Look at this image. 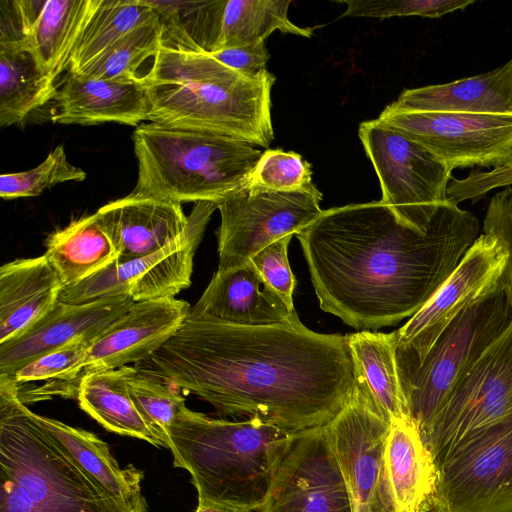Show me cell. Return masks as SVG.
<instances>
[{
	"instance_id": "obj_1",
	"label": "cell",
	"mask_w": 512,
	"mask_h": 512,
	"mask_svg": "<svg viewBox=\"0 0 512 512\" xmlns=\"http://www.w3.org/2000/svg\"><path fill=\"white\" fill-rule=\"evenodd\" d=\"M135 367L211 404L292 434L328 425L351 400L354 361L347 335L299 320L244 326L190 310L180 329Z\"/></svg>"
},
{
	"instance_id": "obj_2",
	"label": "cell",
	"mask_w": 512,
	"mask_h": 512,
	"mask_svg": "<svg viewBox=\"0 0 512 512\" xmlns=\"http://www.w3.org/2000/svg\"><path fill=\"white\" fill-rule=\"evenodd\" d=\"M469 211L446 202L425 232L379 201L323 210L295 236L321 309L359 330L412 317L479 236Z\"/></svg>"
},
{
	"instance_id": "obj_3",
	"label": "cell",
	"mask_w": 512,
	"mask_h": 512,
	"mask_svg": "<svg viewBox=\"0 0 512 512\" xmlns=\"http://www.w3.org/2000/svg\"><path fill=\"white\" fill-rule=\"evenodd\" d=\"M141 79L147 88L150 122L268 149L274 140L271 90L276 79L267 69L247 75L210 54L163 44Z\"/></svg>"
},
{
	"instance_id": "obj_4",
	"label": "cell",
	"mask_w": 512,
	"mask_h": 512,
	"mask_svg": "<svg viewBox=\"0 0 512 512\" xmlns=\"http://www.w3.org/2000/svg\"><path fill=\"white\" fill-rule=\"evenodd\" d=\"M0 512H148L92 477L0 376Z\"/></svg>"
},
{
	"instance_id": "obj_5",
	"label": "cell",
	"mask_w": 512,
	"mask_h": 512,
	"mask_svg": "<svg viewBox=\"0 0 512 512\" xmlns=\"http://www.w3.org/2000/svg\"><path fill=\"white\" fill-rule=\"evenodd\" d=\"M294 434L258 418L215 419L184 406L169 428L173 466L189 472L198 500L256 511Z\"/></svg>"
},
{
	"instance_id": "obj_6",
	"label": "cell",
	"mask_w": 512,
	"mask_h": 512,
	"mask_svg": "<svg viewBox=\"0 0 512 512\" xmlns=\"http://www.w3.org/2000/svg\"><path fill=\"white\" fill-rule=\"evenodd\" d=\"M132 139L133 192L180 204H218L245 188L263 153L236 138L158 122L140 124Z\"/></svg>"
},
{
	"instance_id": "obj_7",
	"label": "cell",
	"mask_w": 512,
	"mask_h": 512,
	"mask_svg": "<svg viewBox=\"0 0 512 512\" xmlns=\"http://www.w3.org/2000/svg\"><path fill=\"white\" fill-rule=\"evenodd\" d=\"M512 323V300L499 284L461 311L418 369L401 382L411 420L422 436L460 377Z\"/></svg>"
},
{
	"instance_id": "obj_8",
	"label": "cell",
	"mask_w": 512,
	"mask_h": 512,
	"mask_svg": "<svg viewBox=\"0 0 512 512\" xmlns=\"http://www.w3.org/2000/svg\"><path fill=\"white\" fill-rule=\"evenodd\" d=\"M512 419V323L456 382L421 436L437 468L471 440Z\"/></svg>"
},
{
	"instance_id": "obj_9",
	"label": "cell",
	"mask_w": 512,
	"mask_h": 512,
	"mask_svg": "<svg viewBox=\"0 0 512 512\" xmlns=\"http://www.w3.org/2000/svg\"><path fill=\"white\" fill-rule=\"evenodd\" d=\"M358 134L379 179L380 201L401 223L425 232L439 207L448 202L452 169L378 119L362 122Z\"/></svg>"
},
{
	"instance_id": "obj_10",
	"label": "cell",
	"mask_w": 512,
	"mask_h": 512,
	"mask_svg": "<svg viewBox=\"0 0 512 512\" xmlns=\"http://www.w3.org/2000/svg\"><path fill=\"white\" fill-rule=\"evenodd\" d=\"M217 204L198 202L183 233L159 251L131 260L117 259L86 280L64 287L59 301L81 304L128 296L134 302L175 298L191 285L195 252Z\"/></svg>"
},
{
	"instance_id": "obj_11",
	"label": "cell",
	"mask_w": 512,
	"mask_h": 512,
	"mask_svg": "<svg viewBox=\"0 0 512 512\" xmlns=\"http://www.w3.org/2000/svg\"><path fill=\"white\" fill-rule=\"evenodd\" d=\"M321 200L313 183L294 191L246 186L219 202L216 272L239 268L274 241L295 236L322 214Z\"/></svg>"
},
{
	"instance_id": "obj_12",
	"label": "cell",
	"mask_w": 512,
	"mask_h": 512,
	"mask_svg": "<svg viewBox=\"0 0 512 512\" xmlns=\"http://www.w3.org/2000/svg\"><path fill=\"white\" fill-rule=\"evenodd\" d=\"M391 422L355 375L351 400L327 425L351 512H399L385 464Z\"/></svg>"
},
{
	"instance_id": "obj_13",
	"label": "cell",
	"mask_w": 512,
	"mask_h": 512,
	"mask_svg": "<svg viewBox=\"0 0 512 512\" xmlns=\"http://www.w3.org/2000/svg\"><path fill=\"white\" fill-rule=\"evenodd\" d=\"M507 259L508 251L497 237L480 234L429 301L395 330L400 383L418 369L449 323L499 284Z\"/></svg>"
},
{
	"instance_id": "obj_14",
	"label": "cell",
	"mask_w": 512,
	"mask_h": 512,
	"mask_svg": "<svg viewBox=\"0 0 512 512\" xmlns=\"http://www.w3.org/2000/svg\"><path fill=\"white\" fill-rule=\"evenodd\" d=\"M420 144L452 170L512 164V115L401 111L377 118Z\"/></svg>"
},
{
	"instance_id": "obj_15",
	"label": "cell",
	"mask_w": 512,
	"mask_h": 512,
	"mask_svg": "<svg viewBox=\"0 0 512 512\" xmlns=\"http://www.w3.org/2000/svg\"><path fill=\"white\" fill-rule=\"evenodd\" d=\"M429 512H512V419L438 466Z\"/></svg>"
},
{
	"instance_id": "obj_16",
	"label": "cell",
	"mask_w": 512,
	"mask_h": 512,
	"mask_svg": "<svg viewBox=\"0 0 512 512\" xmlns=\"http://www.w3.org/2000/svg\"><path fill=\"white\" fill-rule=\"evenodd\" d=\"M256 512H351L327 425L294 434Z\"/></svg>"
},
{
	"instance_id": "obj_17",
	"label": "cell",
	"mask_w": 512,
	"mask_h": 512,
	"mask_svg": "<svg viewBox=\"0 0 512 512\" xmlns=\"http://www.w3.org/2000/svg\"><path fill=\"white\" fill-rule=\"evenodd\" d=\"M190 310L176 298L134 302L91 341L80 378L146 360L175 335Z\"/></svg>"
},
{
	"instance_id": "obj_18",
	"label": "cell",
	"mask_w": 512,
	"mask_h": 512,
	"mask_svg": "<svg viewBox=\"0 0 512 512\" xmlns=\"http://www.w3.org/2000/svg\"><path fill=\"white\" fill-rule=\"evenodd\" d=\"M128 296L81 304L58 303L43 318L10 341L0 344V376L10 377L33 360L79 339H94L125 313Z\"/></svg>"
},
{
	"instance_id": "obj_19",
	"label": "cell",
	"mask_w": 512,
	"mask_h": 512,
	"mask_svg": "<svg viewBox=\"0 0 512 512\" xmlns=\"http://www.w3.org/2000/svg\"><path fill=\"white\" fill-rule=\"evenodd\" d=\"M290 0L199 1L195 50L207 54L265 41L281 33L311 37L313 29L299 27L288 17Z\"/></svg>"
},
{
	"instance_id": "obj_20",
	"label": "cell",
	"mask_w": 512,
	"mask_h": 512,
	"mask_svg": "<svg viewBox=\"0 0 512 512\" xmlns=\"http://www.w3.org/2000/svg\"><path fill=\"white\" fill-rule=\"evenodd\" d=\"M114 240L119 260L155 253L180 236L188 225L182 205L132 192L96 212Z\"/></svg>"
},
{
	"instance_id": "obj_21",
	"label": "cell",
	"mask_w": 512,
	"mask_h": 512,
	"mask_svg": "<svg viewBox=\"0 0 512 512\" xmlns=\"http://www.w3.org/2000/svg\"><path fill=\"white\" fill-rule=\"evenodd\" d=\"M60 124L96 125L115 122L139 126L149 120L147 88L141 76L134 81L104 80L71 74L54 98Z\"/></svg>"
},
{
	"instance_id": "obj_22",
	"label": "cell",
	"mask_w": 512,
	"mask_h": 512,
	"mask_svg": "<svg viewBox=\"0 0 512 512\" xmlns=\"http://www.w3.org/2000/svg\"><path fill=\"white\" fill-rule=\"evenodd\" d=\"M191 310L244 326L288 324L300 320L296 311L290 310L264 282L251 261L233 270L215 272Z\"/></svg>"
},
{
	"instance_id": "obj_23",
	"label": "cell",
	"mask_w": 512,
	"mask_h": 512,
	"mask_svg": "<svg viewBox=\"0 0 512 512\" xmlns=\"http://www.w3.org/2000/svg\"><path fill=\"white\" fill-rule=\"evenodd\" d=\"M63 283L41 255L10 261L0 268V344L12 340L58 303Z\"/></svg>"
},
{
	"instance_id": "obj_24",
	"label": "cell",
	"mask_w": 512,
	"mask_h": 512,
	"mask_svg": "<svg viewBox=\"0 0 512 512\" xmlns=\"http://www.w3.org/2000/svg\"><path fill=\"white\" fill-rule=\"evenodd\" d=\"M388 106L401 111L512 115V58L480 75L406 89Z\"/></svg>"
},
{
	"instance_id": "obj_25",
	"label": "cell",
	"mask_w": 512,
	"mask_h": 512,
	"mask_svg": "<svg viewBox=\"0 0 512 512\" xmlns=\"http://www.w3.org/2000/svg\"><path fill=\"white\" fill-rule=\"evenodd\" d=\"M135 366L85 374L77 384L79 407L106 430L144 440L156 448H167L165 440L141 414L129 390Z\"/></svg>"
},
{
	"instance_id": "obj_26",
	"label": "cell",
	"mask_w": 512,
	"mask_h": 512,
	"mask_svg": "<svg viewBox=\"0 0 512 512\" xmlns=\"http://www.w3.org/2000/svg\"><path fill=\"white\" fill-rule=\"evenodd\" d=\"M385 464L399 512H429L438 468L411 419L391 422Z\"/></svg>"
},
{
	"instance_id": "obj_27",
	"label": "cell",
	"mask_w": 512,
	"mask_h": 512,
	"mask_svg": "<svg viewBox=\"0 0 512 512\" xmlns=\"http://www.w3.org/2000/svg\"><path fill=\"white\" fill-rule=\"evenodd\" d=\"M102 0H46L29 28L22 49L45 74L56 77L69 66L73 50Z\"/></svg>"
},
{
	"instance_id": "obj_28",
	"label": "cell",
	"mask_w": 512,
	"mask_h": 512,
	"mask_svg": "<svg viewBox=\"0 0 512 512\" xmlns=\"http://www.w3.org/2000/svg\"><path fill=\"white\" fill-rule=\"evenodd\" d=\"M45 247L44 255L64 287L86 280L119 258L114 240L96 213L55 231L46 239Z\"/></svg>"
},
{
	"instance_id": "obj_29",
	"label": "cell",
	"mask_w": 512,
	"mask_h": 512,
	"mask_svg": "<svg viewBox=\"0 0 512 512\" xmlns=\"http://www.w3.org/2000/svg\"><path fill=\"white\" fill-rule=\"evenodd\" d=\"M348 343L357 375L380 410L391 420L411 419L395 358L396 332L361 331Z\"/></svg>"
},
{
	"instance_id": "obj_30",
	"label": "cell",
	"mask_w": 512,
	"mask_h": 512,
	"mask_svg": "<svg viewBox=\"0 0 512 512\" xmlns=\"http://www.w3.org/2000/svg\"><path fill=\"white\" fill-rule=\"evenodd\" d=\"M38 420L75 460L102 486L126 502L146 500L141 492L143 470L129 464L121 468L106 442L94 433L37 414Z\"/></svg>"
},
{
	"instance_id": "obj_31",
	"label": "cell",
	"mask_w": 512,
	"mask_h": 512,
	"mask_svg": "<svg viewBox=\"0 0 512 512\" xmlns=\"http://www.w3.org/2000/svg\"><path fill=\"white\" fill-rule=\"evenodd\" d=\"M54 81L28 52L0 45V126L22 122L30 112L55 98L58 91Z\"/></svg>"
},
{
	"instance_id": "obj_32",
	"label": "cell",
	"mask_w": 512,
	"mask_h": 512,
	"mask_svg": "<svg viewBox=\"0 0 512 512\" xmlns=\"http://www.w3.org/2000/svg\"><path fill=\"white\" fill-rule=\"evenodd\" d=\"M157 19L144 0H102L73 50L69 73H79L122 36Z\"/></svg>"
},
{
	"instance_id": "obj_33",
	"label": "cell",
	"mask_w": 512,
	"mask_h": 512,
	"mask_svg": "<svg viewBox=\"0 0 512 512\" xmlns=\"http://www.w3.org/2000/svg\"><path fill=\"white\" fill-rule=\"evenodd\" d=\"M163 45L160 19L139 26L122 36L79 73L83 76L115 81H134L139 67L155 57Z\"/></svg>"
},
{
	"instance_id": "obj_34",
	"label": "cell",
	"mask_w": 512,
	"mask_h": 512,
	"mask_svg": "<svg viewBox=\"0 0 512 512\" xmlns=\"http://www.w3.org/2000/svg\"><path fill=\"white\" fill-rule=\"evenodd\" d=\"M93 339H79L33 360L10 376L18 385L34 381L61 382L49 395L77 396V383Z\"/></svg>"
},
{
	"instance_id": "obj_35",
	"label": "cell",
	"mask_w": 512,
	"mask_h": 512,
	"mask_svg": "<svg viewBox=\"0 0 512 512\" xmlns=\"http://www.w3.org/2000/svg\"><path fill=\"white\" fill-rule=\"evenodd\" d=\"M86 176L82 168L68 161L64 146L58 145L37 167L28 171L2 174L0 196L5 200L34 197L60 183L83 181Z\"/></svg>"
},
{
	"instance_id": "obj_36",
	"label": "cell",
	"mask_w": 512,
	"mask_h": 512,
	"mask_svg": "<svg viewBox=\"0 0 512 512\" xmlns=\"http://www.w3.org/2000/svg\"><path fill=\"white\" fill-rule=\"evenodd\" d=\"M129 390L141 414L167 444L169 428L186 406L185 397L178 388L137 368L130 377Z\"/></svg>"
},
{
	"instance_id": "obj_37",
	"label": "cell",
	"mask_w": 512,
	"mask_h": 512,
	"mask_svg": "<svg viewBox=\"0 0 512 512\" xmlns=\"http://www.w3.org/2000/svg\"><path fill=\"white\" fill-rule=\"evenodd\" d=\"M312 184L311 164L300 154L267 149L257 162L248 186L274 191H294Z\"/></svg>"
},
{
	"instance_id": "obj_38",
	"label": "cell",
	"mask_w": 512,
	"mask_h": 512,
	"mask_svg": "<svg viewBox=\"0 0 512 512\" xmlns=\"http://www.w3.org/2000/svg\"><path fill=\"white\" fill-rule=\"evenodd\" d=\"M343 16L390 18L394 16H420L438 18L445 14L464 10L474 0H345Z\"/></svg>"
},
{
	"instance_id": "obj_39",
	"label": "cell",
	"mask_w": 512,
	"mask_h": 512,
	"mask_svg": "<svg viewBox=\"0 0 512 512\" xmlns=\"http://www.w3.org/2000/svg\"><path fill=\"white\" fill-rule=\"evenodd\" d=\"M294 235L282 237L257 252L250 261L264 282L294 309L293 293L296 286L294 274L288 261V245Z\"/></svg>"
},
{
	"instance_id": "obj_40",
	"label": "cell",
	"mask_w": 512,
	"mask_h": 512,
	"mask_svg": "<svg viewBox=\"0 0 512 512\" xmlns=\"http://www.w3.org/2000/svg\"><path fill=\"white\" fill-rule=\"evenodd\" d=\"M483 233L497 237L508 251L502 282L512 300V187H505L491 198L483 222Z\"/></svg>"
},
{
	"instance_id": "obj_41",
	"label": "cell",
	"mask_w": 512,
	"mask_h": 512,
	"mask_svg": "<svg viewBox=\"0 0 512 512\" xmlns=\"http://www.w3.org/2000/svg\"><path fill=\"white\" fill-rule=\"evenodd\" d=\"M501 187H512V164L488 171L474 170L462 179L452 178L447 188V200L458 205Z\"/></svg>"
},
{
	"instance_id": "obj_42",
	"label": "cell",
	"mask_w": 512,
	"mask_h": 512,
	"mask_svg": "<svg viewBox=\"0 0 512 512\" xmlns=\"http://www.w3.org/2000/svg\"><path fill=\"white\" fill-rule=\"evenodd\" d=\"M215 59L247 75H257L266 70L270 54L265 41L214 52Z\"/></svg>"
},
{
	"instance_id": "obj_43",
	"label": "cell",
	"mask_w": 512,
	"mask_h": 512,
	"mask_svg": "<svg viewBox=\"0 0 512 512\" xmlns=\"http://www.w3.org/2000/svg\"><path fill=\"white\" fill-rule=\"evenodd\" d=\"M194 512H252V510L234 504L201 499L198 500Z\"/></svg>"
}]
</instances>
